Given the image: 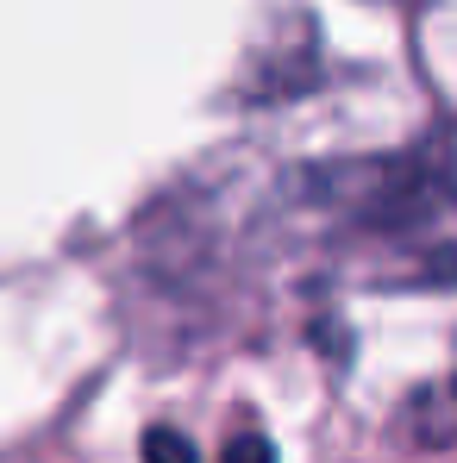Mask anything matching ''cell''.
<instances>
[{
  "mask_svg": "<svg viewBox=\"0 0 457 463\" xmlns=\"http://www.w3.org/2000/svg\"><path fill=\"white\" fill-rule=\"evenodd\" d=\"M401 426H407L414 445H457V370L420 388V394L407 401Z\"/></svg>",
  "mask_w": 457,
  "mask_h": 463,
  "instance_id": "obj_1",
  "label": "cell"
},
{
  "mask_svg": "<svg viewBox=\"0 0 457 463\" xmlns=\"http://www.w3.org/2000/svg\"><path fill=\"white\" fill-rule=\"evenodd\" d=\"M145 463H201V458H195V439H188V432L151 426V432H145Z\"/></svg>",
  "mask_w": 457,
  "mask_h": 463,
  "instance_id": "obj_2",
  "label": "cell"
},
{
  "mask_svg": "<svg viewBox=\"0 0 457 463\" xmlns=\"http://www.w3.org/2000/svg\"><path fill=\"white\" fill-rule=\"evenodd\" d=\"M220 463H276V445H270L263 432H238V439L226 445V458H220Z\"/></svg>",
  "mask_w": 457,
  "mask_h": 463,
  "instance_id": "obj_3",
  "label": "cell"
}]
</instances>
